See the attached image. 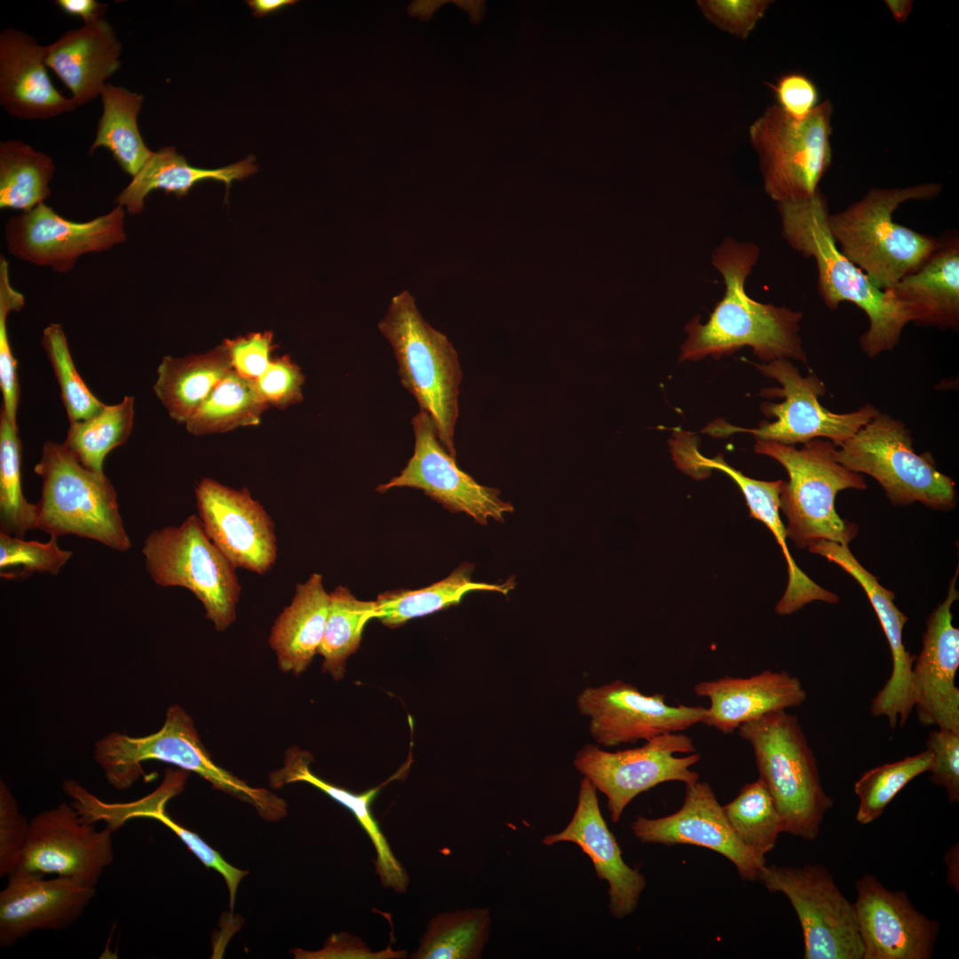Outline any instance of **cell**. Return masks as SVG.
<instances>
[{
	"label": "cell",
	"instance_id": "6da1fadb",
	"mask_svg": "<svg viewBox=\"0 0 959 959\" xmlns=\"http://www.w3.org/2000/svg\"><path fill=\"white\" fill-rule=\"evenodd\" d=\"M759 254L756 244L731 237L713 250L711 263L723 277L725 293L707 322L695 316L686 325L680 361L718 359L748 346L764 362L787 359L807 363L799 334L803 313L758 302L746 293V280Z\"/></svg>",
	"mask_w": 959,
	"mask_h": 959
},
{
	"label": "cell",
	"instance_id": "7a4b0ae2",
	"mask_svg": "<svg viewBox=\"0 0 959 959\" xmlns=\"http://www.w3.org/2000/svg\"><path fill=\"white\" fill-rule=\"evenodd\" d=\"M781 234L790 248L812 258L824 305L836 310L850 302L865 312L868 329L860 336L863 353L874 358L892 350L908 323L891 289L883 290L837 248L828 226V204L818 190L812 196L777 203Z\"/></svg>",
	"mask_w": 959,
	"mask_h": 959
},
{
	"label": "cell",
	"instance_id": "3957f363",
	"mask_svg": "<svg viewBox=\"0 0 959 959\" xmlns=\"http://www.w3.org/2000/svg\"><path fill=\"white\" fill-rule=\"evenodd\" d=\"M941 191L937 183L869 189L859 201L828 216L839 250L877 288L888 290L918 270L940 240L894 221L898 207L911 200L927 201Z\"/></svg>",
	"mask_w": 959,
	"mask_h": 959
},
{
	"label": "cell",
	"instance_id": "277c9868",
	"mask_svg": "<svg viewBox=\"0 0 959 959\" xmlns=\"http://www.w3.org/2000/svg\"><path fill=\"white\" fill-rule=\"evenodd\" d=\"M836 447L826 439H814L801 448L773 440H757L756 453L767 456L787 471L782 481L780 509L785 514L787 536L797 548H809L819 541L849 545L857 535L856 524L843 519L835 502L840 491L865 490L862 474L837 462Z\"/></svg>",
	"mask_w": 959,
	"mask_h": 959
},
{
	"label": "cell",
	"instance_id": "5b68a950",
	"mask_svg": "<svg viewBox=\"0 0 959 959\" xmlns=\"http://www.w3.org/2000/svg\"><path fill=\"white\" fill-rule=\"evenodd\" d=\"M95 759L108 783L123 790L143 774L141 764L157 760L193 772L217 789L251 804L261 816L278 820L286 812L285 802L269 790L250 787L211 759L191 717L178 705L170 706L162 727L144 737L112 733L95 744Z\"/></svg>",
	"mask_w": 959,
	"mask_h": 959
},
{
	"label": "cell",
	"instance_id": "8992f818",
	"mask_svg": "<svg viewBox=\"0 0 959 959\" xmlns=\"http://www.w3.org/2000/svg\"><path fill=\"white\" fill-rule=\"evenodd\" d=\"M737 732L754 752L759 778L781 818L783 832L814 840L833 800L798 718L784 710L742 724Z\"/></svg>",
	"mask_w": 959,
	"mask_h": 959
},
{
	"label": "cell",
	"instance_id": "52a82bcc",
	"mask_svg": "<svg viewBox=\"0 0 959 959\" xmlns=\"http://www.w3.org/2000/svg\"><path fill=\"white\" fill-rule=\"evenodd\" d=\"M378 329L392 346L402 385L429 414L440 443L456 457L462 370L455 348L423 318L407 290L392 298Z\"/></svg>",
	"mask_w": 959,
	"mask_h": 959
},
{
	"label": "cell",
	"instance_id": "ba28073f",
	"mask_svg": "<svg viewBox=\"0 0 959 959\" xmlns=\"http://www.w3.org/2000/svg\"><path fill=\"white\" fill-rule=\"evenodd\" d=\"M34 471L43 480L36 528L89 538L119 551L131 548L115 489L104 473L86 469L63 443L52 440L44 444Z\"/></svg>",
	"mask_w": 959,
	"mask_h": 959
},
{
	"label": "cell",
	"instance_id": "9c48e42d",
	"mask_svg": "<svg viewBox=\"0 0 959 959\" xmlns=\"http://www.w3.org/2000/svg\"><path fill=\"white\" fill-rule=\"evenodd\" d=\"M838 463L874 478L893 505L919 502L935 510L955 506V484L940 472L930 453L917 454L906 425L879 412L850 440L836 448Z\"/></svg>",
	"mask_w": 959,
	"mask_h": 959
},
{
	"label": "cell",
	"instance_id": "30bf717a",
	"mask_svg": "<svg viewBox=\"0 0 959 959\" xmlns=\"http://www.w3.org/2000/svg\"><path fill=\"white\" fill-rule=\"evenodd\" d=\"M754 365L765 376L775 379L781 385L763 389L760 392L766 398L784 399L780 403L765 401L761 404L762 413L775 420L763 421L752 429L721 424L717 420L708 425L704 432L723 437L745 432L757 440H773L786 445L826 439L838 448L880 412L869 403L852 412L828 410L820 401L826 392L824 383L812 371L806 376H801L790 360L779 359Z\"/></svg>",
	"mask_w": 959,
	"mask_h": 959
},
{
	"label": "cell",
	"instance_id": "8fae6325",
	"mask_svg": "<svg viewBox=\"0 0 959 959\" xmlns=\"http://www.w3.org/2000/svg\"><path fill=\"white\" fill-rule=\"evenodd\" d=\"M142 553L152 580L192 591L216 630L224 631L234 622L242 591L236 568L208 537L198 516L153 531Z\"/></svg>",
	"mask_w": 959,
	"mask_h": 959
},
{
	"label": "cell",
	"instance_id": "7c38bea8",
	"mask_svg": "<svg viewBox=\"0 0 959 959\" xmlns=\"http://www.w3.org/2000/svg\"><path fill=\"white\" fill-rule=\"evenodd\" d=\"M832 104L825 100L804 120L769 107L750 127L764 189L777 203L812 196L832 161Z\"/></svg>",
	"mask_w": 959,
	"mask_h": 959
},
{
	"label": "cell",
	"instance_id": "4fadbf2b",
	"mask_svg": "<svg viewBox=\"0 0 959 959\" xmlns=\"http://www.w3.org/2000/svg\"><path fill=\"white\" fill-rule=\"evenodd\" d=\"M693 741L669 733L646 741L642 746L607 751L587 743L575 754L574 765L606 797L613 822L620 820L628 804L639 794L668 781L686 785L699 781L691 767L701 759Z\"/></svg>",
	"mask_w": 959,
	"mask_h": 959
},
{
	"label": "cell",
	"instance_id": "5bb4252c",
	"mask_svg": "<svg viewBox=\"0 0 959 959\" xmlns=\"http://www.w3.org/2000/svg\"><path fill=\"white\" fill-rule=\"evenodd\" d=\"M758 880L790 901L803 931L804 959H862L853 904L823 867L765 865Z\"/></svg>",
	"mask_w": 959,
	"mask_h": 959
},
{
	"label": "cell",
	"instance_id": "9a60e30c",
	"mask_svg": "<svg viewBox=\"0 0 959 959\" xmlns=\"http://www.w3.org/2000/svg\"><path fill=\"white\" fill-rule=\"evenodd\" d=\"M4 236L7 250L15 258L66 273L81 256L107 250L126 240L125 210L116 205L104 215L79 223L65 219L44 202L10 217Z\"/></svg>",
	"mask_w": 959,
	"mask_h": 959
},
{
	"label": "cell",
	"instance_id": "2e32d148",
	"mask_svg": "<svg viewBox=\"0 0 959 959\" xmlns=\"http://www.w3.org/2000/svg\"><path fill=\"white\" fill-rule=\"evenodd\" d=\"M576 706L589 718L590 736L606 748L683 732L701 723L706 712L703 706L668 704L664 694H645L620 679L583 688Z\"/></svg>",
	"mask_w": 959,
	"mask_h": 959
},
{
	"label": "cell",
	"instance_id": "e0dca14e",
	"mask_svg": "<svg viewBox=\"0 0 959 959\" xmlns=\"http://www.w3.org/2000/svg\"><path fill=\"white\" fill-rule=\"evenodd\" d=\"M411 424L414 454L400 474L379 485L377 492L401 487L420 489L448 511L464 512L484 526L489 518L503 521L504 514L513 511L511 503L500 498L498 489L479 484L456 465L427 412L420 409Z\"/></svg>",
	"mask_w": 959,
	"mask_h": 959
},
{
	"label": "cell",
	"instance_id": "ac0fdd59",
	"mask_svg": "<svg viewBox=\"0 0 959 959\" xmlns=\"http://www.w3.org/2000/svg\"><path fill=\"white\" fill-rule=\"evenodd\" d=\"M84 820L72 804H59L29 820L17 870L72 877L96 886L114 859L113 831Z\"/></svg>",
	"mask_w": 959,
	"mask_h": 959
},
{
	"label": "cell",
	"instance_id": "d6986e66",
	"mask_svg": "<svg viewBox=\"0 0 959 959\" xmlns=\"http://www.w3.org/2000/svg\"><path fill=\"white\" fill-rule=\"evenodd\" d=\"M194 493L206 535L233 566L258 575L268 572L277 558L274 523L250 490L203 478Z\"/></svg>",
	"mask_w": 959,
	"mask_h": 959
},
{
	"label": "cell",
	"instance_id": "ffe728a7",
	"mask_svg": "<svg viewBox=\"0 0 959 959\" xmlns=\"http://www.w3.org/2000/svg\"><path fill=\"white\" fill-rule=\"evenodd\" d=\"M631 830L642 843L692 844L714 851L728 859L746 881L757 880L765 865V856L737 837L712 788L705 781L686 785L683 804L676 812L656 819L637 816Z\"/></svg>",
	"mask_w": 959,
	"mask_h": 959
},
{
	"label": "cell",
	"instance_id": "44dd1931",
	"mask_svg": "<svg viewBox=\"0 0 959 959\" xmlns=\"http://www.w3.org/2000/svg\"><path fill=\"white\" fill-rule=\"evenodd\" d=\"M853 904L862 959L931 958L939 924L918 912L904 892L885 888L872 875L857 881Z\"/></svg>",
	"mask_w": 959,
	"mask_h": 959
},
{
	"label": "cell",
	"instance_id": "7402d4cb",
	"mask_svg": "<svg viewBox=\"0 0 959 959\" xmlns=\"http://www.w3.org/2000/svg\"><path fill=\"white\" fill-rule=\"evenodd\" d=\"M958 569L950 582L946 599L926 621L923 648L912 668L911 687L918 721L939 729L959 732V630L953 623L951 607L958 598Z\"/></svg>",
	"mask_w": 959,
	"mask_h": 959
},
{
	"label": "cell",
	"instance_id": "603a6c76",
	"mask_svg": "<svg viewBox=\"0 0 959 959\" xmlns=\"http://www.w3.org/2000/svg\"><path fill=\"white\" fill-rule=\"evenodd\" d=\"M16 870L0 892V947H12L37 930L68 928L96 894L80 880Z\"/></svg>",
	"mask_w": 959,
	"mask_h": 959
},
{
	"label": "cell",
	"instance_id": "cb8c5ba5",
	"mask_svg": "<svg viewBox=\"0 0 959 959\" xmlns=\"http://www.w3.org/2000/svg\"><path fill=\"white\" fill-rule=\"evenodd\" d=\"M808 550L839 566L866 592L889 643L892 662L891 676L873 698L870 712L875 717L885 716L892 729L898 724L902 726L914 708L911 674L916 657L906 649L902 640V630L907 617L893 603V592L882 586L876 577L858 561L849 545L819 541Z\"/></svg>",
	"mask_w": 959,
	"mask_h": 959
},
{
	"label": "cell",
	"instance_id": "d4e9b609",
	"mask_svg": "<svg viewBox=\"0 0 959 959\" xmlns=\"http://www.w3.org/2000/svg\"><path fill=\"white\" fill-rule=\"evenodd\" d=\"M560 842L577 844L588 855L598 879L608 884L609 911L622 920L638 906L646 887L645 876L630 868L622 857V850L607 827L598 804L597 789L583 777L576 809L570 822L560 832L546 836L542 843L551 846Z\"/></svg>",
	"mask_w": 959,
	"mask_h": 959
},
{
	"label": "cell",
	"instance_id": "484cf974",
	"mask_svg": "<svg viewBox=\"0 0 959 959\" xmlns=\"http://www.w3.org/2000/svg\"><path fill=\"white\" fill-rule=\"evenodd\" d=\"M674 461L677 465L692 475L700 478L711 470L720 471L730 477L741 491L749 510V516L763 522L772 532L781 546L787 562L789 581L785 592L779 600V606L786 612H796L812 601H823L828 590L813 582L795 563L787 542L786 527L780 517V493L782 480H758L744 475L730 466L722 455L708 458L697 449L696 444L686 439L678 446Z\"/></svg>",
	"mask_w": 959,
	"mask_h": 959
},
{
	"label": "cell",
	"instance_id": "4316f807",
	"mask_svg": "<svg viewBox=\"0 0 959 959\" xmlns=\"http://www.w3.org/2000/svg\"><path fill=\"white\" fill-rule=\"evenodd\" d=\"M45 46L24 31L0 33V104L19 119L44 120L71 112L77 105L52 84Z\"/></svg>",
	"mask_w": 959,
	"mask_h": 959
},
{
	"label": "cell",
	"instance_id": "83f0119b",
	"mask_svg": "<svg viewBox=\"0 0 959 959\" xmlns=\"http://www.w3.org/2000/svg\"><path fill=\"white\" fill-rule=\"evenodd\" d=\"M693 692L709 700L701 723L724 734L768 713L798 707L807 699L800 680L786 670H765L747 678L724 676L696 683Z\"/></svg>",
	"mask_w": 959,
	"mask_h": 959
},
{
	"label": "cell",
	"instance_id": "f1b7e54d",
	"mask_svg": "<svg viewBox=\"0 0 959 959\" xmlns=\"http://www.w3.org/2000/svg\"><path fill=\"white\" fill-rule=\"evenodd\" d=\"M45 46V63L71 92L78 106L100 96L121 67L123 46L113 27L100 18L63 33Z\"/></svg>",
	"mask_w": 959,
	"mask_h": 959
},
{
	"label": "cell",
	"instance_id": "f546056e",
	"mask_svg": "<svg viewBox=\"0 0 959 959\" xmlns=\"http://www.w3.org/2000/svg\"><path fill=\"white\" fill-rule=\"evenodd\" d=\"M906 318L922 327L959 326V240L941 238L939 247L915 273L891 289Z\"/></svg>",
	"mask_w": 959,
	"mask_h": 959
},
{
	"label": "cell",
	"instance_id": "4dcf8cb0",
	"mask_svg": "<svg viewBox=\"0 0 959 959\" xmlns=\"http://www.w3.org/2000/svg\"><path fill=\"white\" fill-rule=\"evenodd\" d=\"M329 606L321 575L312 574L296 585L291 603L274 621L268 638L281 670L297 676L311 664L322 640Z\"/></svg>",
	"mask_w": 959,
	"mask_h": 959
},
{
	"label": "cell",
	"instance_id": "1f68e13d",
	"mask_svg": "<svg viewBox=\"0 0 959 959\" xmlns=\"http://www.w3.org/2000/svg\"><path fill=\"white\" fill-rule=\"evenodd\" d=\"M186 777L187 771H169L158 789L129 803H106L98 798L92 805L91 816L95 821H104L113 832L135 818H150L162 822L180 838L204 866L222 875L233 907L239 884L248 872L229 864L196 833L179 825L166 813L167 802L182 791Z\"/></svg>",
	"mask_w": 959,
	"mask_h": 959
},
{
	"label": "cell",
	"instance_id": "d6a6232c",
	"mask_svg": "<svg viewBox=\"0 0 959 959\" xmlns=\"http://www.w3.org/2000/svg\"><path fill=\"white\" fill-rule=\"evenodd\" d=\"M311 760L312 756L308 751L301 750L297 747L289 749L283 766L270 775L272 786L277 788L296 781L307 782L349 809L374 844L376 874L382 884L396 892H405L409 881L408 873L395 858L370 811V804L381 786L361 794H354L315 775L310 769Z\"/></svg>",
	"mask_w": 959,
	"mask_h": 959
},
{
	"label": "cell",
	"instance_id": "836d02e7",
	"mask_svg": "<svg viewBox=\"0 0 959 959\" xmlns=\"http://www.w3.org/2000/svg\"><path fill=\"white\" fill-rule=\"evenodd\" d=\"M257 171L252 156L218 169H202L190 165L173 147H164L154 152L141 170L115 197L121 205L133 215L140 214L147 194L157 189L172 193L178 197L188 194L190 189L205 179L222 181L227 189L234 180H242Z\"/></svg>",
	"mask_w": 959,
	"mask_h": 959
},
{
	"label": "cell",
	"instance_id": "e575fe53",
	"mask_svg": "<svg viewBox=\"0 0 959 959\" xmlns=\"http://www.w3.org/2000/svg\"><path fill=\"white\" fill-rule=\"evenodd\" d=\"M232 369L223 344L204 353L164 356L153 390L169 416L185 424Z\"/></svg>",
	"mask_w": 959,
	"mask_h": 959
},
{
	"label": "cell",
	"instance_id": "d590c367",
	"mask_svg": "<svg viewBox=\"0 0 959 959\" xmlns=\"http://www.w3.org/2000/svg\"><path fill=\"white\" fill-rule=\"evenodd\" d=\"M474 566L464 562L448 577L418 590H394L378 595L374 619L384 626L397 628L408 620L435 613L461 602L472 591H496L507 594L514 588L513 578L504 583L490 584L473 582Z\"/></svg>",
	"mask_w": 959,
	"mask_h": 959
},
{
	"label": "cell",
	"instance_id": "8d00e7d4",
	"mask_svg": "<svg viewBox=\"0 0 959 959\" xmlns=\"http://www.w3.org/2000/svg\"><path fill=\"white\" fill-rule=\"evenodd\" d=\"M100 98L102 114L89 154L99 147L108 149L121 169L132 178L154 153L145 144L138 125L144 97L107 83Z\"/></svg>",
	"mask_w": 959,
	"mask_h": 959
},
{
	"label": "cell",
	"instance_id": "74e56055",
	"mask_svg": "<svg viewBox=\"0 0 959 959\" xmlns=\"http://www.w3.org/2000/svg\"><path fill=\"white\" fill-rule=\"evenodd\" d=\"M55 165L46 154L20 139L0 143V208L27 212L51 195Z\"/></svg>",
	"mask_w": 959,
	"mask_h": 959
},
{
	"label": "cell",
	"instance_id": "f35d334b",
	"mask_svg": "<svg viewBox=\"0 0 959 959\" xmlns=\"http://www.w3.org/2000/svg\"><path fill=\"white\" fill-rule=\"evenodd\" d=\"M268 408L253 381L232 369L185 425L187 432L195 436L226 432L258 424Z\"/></svg>",
	"mask_w": 959,
	"mask_h": 959
},
{
	"label": "cell",
	"instance_id": "ab89813d",
	"mask_svg": "<svg viewBox=\"0 0 959 959\" xmlns=\"http://www.w3.org/2000/svg\"><path fill=\"white\" fill-rule=\"evenodd\" d=\"M487 908L438 914L429 923L414 959H479L490 937Z\"/></svg>",
	"mask_w": 959,
	"mask_h": 959
},
{
	"label": "cell",
	"instance_id": "60d3db41",
	"mask_svg": "<svg viewBox=\"0 0 959 959\" xmlns=\"http://www.w3.org/2000/svg\"><path fill=\"white\" fill-rule=\"evenodd\" d=\"M375 601L358 599L348 588L337 586L329 593V612L318 654L322 670L335 680L345 672L346 661L360 646L366 623L374 619Z\"/></svg>",
	"mask_w": 959,
	"mask_h": 959
},
{
	"label": "cell",
	"instance_id": "b9f144b4",
	"mask_svg": "<svg viewBox=\"0 0 959 959\" xmlns=\"http://www.w3.org/2000/svg\"><path fill=\"white\" fill-rule=\"evenodd\" d=\"M134 400V397L125 396L89 419L70 423L63 445L83 467L104 473L107 454L125 443L131 433Z\"/></svg>",
	"mask_w": 959,
	"mask_h": 959
},
{
	"label": "cell",
	"instance_id": "7bdbcfd3",
	"mask_svg": "<svg viewBox=\"0 0 959 959\" xmlns=\"http://www.w3.org/2000/svg\"><path fill=\"white\" fill-rule=\"evenodd\" d=\"M724 813L737 837L754 852L765 856L783 832L781 818L765 783L757 779L745 784Z\"/></svg>",
	"mask_w": 959,
	"mask_h": 959
},
{
	"label": "cell",
	"instance_id": "ee69618b",
	"mask_svg": "<svg viewBox=\"0 0 959 959\" xmlns=\"http://www.w3.org/2000/svg\"><path fill=\"white\" fill-rule=\"evenodd\" d=\"M21 443L18 427L0 412V526L1 532L23 538L36 528V504L25 498L21 487Z\"/></svg>",
	"mask_w": 959,
	"mask_h": 959
},
{
	"label": "cell",
	"instance_id": "f6af8a7d",
	"mask_svg": "<svg viewBox=\"0 0 959 959\" xmlns=\"http://www.w3.org/2000/svg\"><path fill=\"white\" fill-rule=\"evenodd\" d=\"M933 756L928 749L865 772L854 784L860 799L856 820L868 824L878 818L894 797L913 779L930 772Z\"/></svg>",
	"mask_w": 959,
	"mask_h": 959
},
{
	"label": "cell",
	"instance_id": "bcb514c9",
	"mask_svg": "<svg viewBox=\"0 0 959 959\" xmlns=\"http://www.w3.org/2000/svg\"><path fill=\"white\" fill-rule=\"evenodd\" d=\"M41 344L57 378L69 424L89 419L99 413L106 404L92 394L78 374L62 325H48L43 331Z\"/></svg>",
	"mask_w": 959,
	"mask_h": 959
},
{
	"label": "cell",
	"instance_id": "7dc6e473",
	"mask_svg": "<svg viewBox=\"0 0 959 959\" xmlns=\"http://www.w3.org/2000/svg\"><path fill=\"white\" fill-rule=\"evenodd\" d=\"M58 536L51 535L47 543L26 541L0 533L1 576L13 578L37 573L57 575L69 560L73 552L58 546Z\"/></svg>",
	"mask_w": 959,
	"mask_h": 959
},
{
	"label": "cell",
	"instance_id": "c3c4849f",
	"mask_svg": "<svg viewBox=\"0 0 959 959\" xmlns=\"http://www.w3.org/2000/svg\"><path fill=\"white\" fill-rule=\"evenodd\" d=\"M25 305V297L16 290L10 281L9 264L4 255L0 257V389L3 396V411L9 421L17 424L20 386L17 361L13 357L7 331V317L12 312H19Z\"/></svg>",
	"mask_w": 959,
	"mask_h": 959
},
{
	"label": "cell",
	"instance_id": "681fc988",
	"mask_svg": "<svg viewBox=\"0 0 959 959\" xmlns=\"http://www.w3.org/2000/svg\"><path fill=\"white\" fill-rule=\"evenodd\" d=\"M29 834V820L20 812L6 784L0 782V876H8L20 865Z\"/></svg>",
	"mask_w": 959,
	"mask_h": 959
},
{
	"label": "cell",
	"instance_id": "f907efd6",
	"mask_svg": "<svg viewBox=\"0 0 959 959\" xmlns=\"http://www.w3.org/2000/svg\"><path fill=\"white\" fill-rule=\"evenodd\" d=\"M305 375L289 355L272 359L265 373L253 381L268 407L286 409L303 400Z\"/></svg>",
	"mask_w": 959,
	"mask_h": 959
},
{
	"label": "cell",
	"instance_id": "816d5d0a",
	"mask_svg": "<svg viewBox=\"0 0 959 959\" xmlns=\"http://www.w3.org/2000/svg\"><path fill=\"white\" fill-rule=\"evenodd\" d=\"M933 756L930 780L942 786L951 803L959 801V732L945 729L931 731L925 741Z\"/></svg>",
	"mask_w": 959,
	"mask_h": 959
},
{
	"label": "cell",
	"instance_id": "f5cc1de1",
	"mask_svg": "<svg viewBox=\"0 0 959 959\" xmlns=\"http://www.w3.org/2000/svg\"><path fill=\"white\" fill-rule=\"evenodd\" d=\"M226 349L233 369L240 376L255 381L271 363L274 349L270 331L250 333L222 343Z\"/></svg>",
	"mask_w": 959,
	"mask_h": 959
},
{
	"label": "cell",
	"instance_id": "db71d44e",
	"mask_svg": "<svg viewBox=\"0 0 959 959\" xmlns=\"http://www.w3.org/2000/svg\"><path fill=\"white\" fill-rule=\"evenodd\" d=\"M769 1H699L704 15L721 28L746 38L769 6Z\"/></svg>",
	"mask_w": 959,
	"mask_h": 959
},
{
	"label": "cell",
	"instance_id": "11a10c76",
	"mask_svg": "<svg viewBox=\"0 0 959 959\" xmlns=\"http://www.w3.org/2000/svg\"><path fill=\"white\" fill-rule=\"evenodd\" d=\"M772 88L778 107L796 121L805 119L819 105V92L814 83L801 73L781 76Z\"/></svg>",
	"mask_w": 959,
	"mask_h": 959
},
{
	"label": "cell",
	"instance_id": "9f6ffc18",
	"mask_svg": "<svg viewBox=\"0 0 959 959\" xmlns=\"http://www.w3.org/2000/svg\"><path fill=\"white\" fill-rule=\"evenodd\" d=\"M309 955L313 958L399 959L405 958L407 952L393 950L390 945L384 950L374 952L361 939L341 934L331 936L322 950Z\"/></svg>",
	"mask_w": 959,
	"mask_h": 959
},
{
	"label": "cell",
	"instance_id": "6f0895ef",
	"mask_svg": "<svg viewBox=\"0 0 959 959\" xmlns=\"http://www.w3.org/2000/svg\"><path fill=\"white\" fill-rule=\"evenodd\" d=\"M54 4L63 12L81 18L83 23L104 18L108 6L96 0H56Z\"/></svg>",
	"mask_w": 959,
	"mask_h": 959
},
{
	"label": "cell",
	"instance_id": "680465c9",
	"mask_svg": "<svg viewBox=\"0 0 959 959\" xmlns=\"http://www.w3.org/2000/svg\"><path fill=\"white\" fill-rule=\"evenodd\" d=\"M295 0H248L247 4L253 11L255 17H264L271 12L296 4Z\"/></svg>",
	"mask_w": 959,
	"mask_h": 959
},
{
	"label": "cell",
	"instance_id": "91938a15",
	"mask_svg": "<svg viewBox=\"0 0 959 959\" xmlns=\"http://www.w3.org/2000/svg\"><path fill=\"white\" fill-rule=\"evenodd\" d=\"M885 4L898 23H902L907 19L913 7V2L909 0H886Z\"/></svg>",
	"mask_w": 959,
	"mask_h": 959
}]
</instances>
